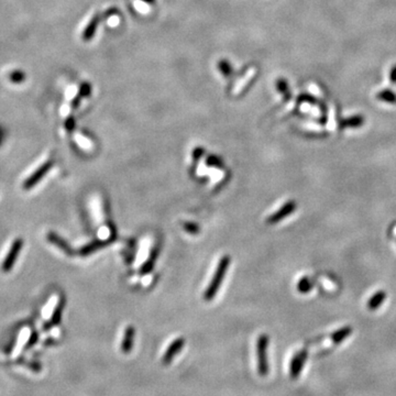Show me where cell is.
<instances>
[{"instance_id":"10","label":"cell","mask_w":396,"mask_h":396,"mask_svg":"<svg viewBox=\"0 0 396 396\" xmlns=\"http://www.w3.org/2000/svg\"><path fill=\"white\" fill-rule=\"evenodd\" d=\"M133 339H134V328L133 327H128L125 331V338L122 340V351L128 353L130 349L133 345Z\"/></svg>"},{"instance_id":"1","label":"cell","mask_w":396,"mask_h":396,"mask_svg":"<svg viewBox=\"0 0 396 396\" xmlns=\"http://www.w3.org/2000/svg\"><path fill=\"white\" fill-rule=\"evenodd\" d=\"M229 264H230V258L227 256L222 258L219 263H218L215 274H213L211 282L209 283L206 292H205V299L206 300H211L215 297V295L217 294L218 290H219L222 281L225 279L227 268H228Z\"/></svg>"},{"instance_id":"7","label":"cell","mask_w":396,"mask_h":396,"mask_svg":"<svg viewBox=\"0 0 396 396\" xmlns=\"http://www.w3.org/2000/svg\"><path fill=\"white\" fill-rule=\"evenodd\" d=\"M183 344H184L183 339L175 340L174 343H173L170 347H168V349L166 350V352L164 354V357H163V361H164V363H170L172 359L174 358L177 353H179V351L182 348H183Z\"/></svg>"},{"instance_id":"25","label":"cell","mask_w":396,"mask_h":396,"mask_svg":"<svg viewBox=\"0 0 396 396\" xmlns=\"http://www.w3.org/2000/svg\"><path fill=\"white\" fill-rule=\"evenodd\" d=\"M148 1H150V0H148Z\"/></svg>"},{"instance_id":"18","label":"cell","mask_w":396,"mask_h":396,"mask_svg":"<svg viewBox=\"0 0 396 396\" xmlns=\"http://www.w3.org/2000/svg\"><path fill=\"white\" fill-rule=\"evenodd\" d=\"M185 230L189 232V234H198L199 232V227L196 224H193V222H187V224L184 225Z\"/></svg>"},{"instance_id":"6","label":"cell","mask_w":396,"mask_h":396,"mask_svg":"<svg viewBox=\"0 0 396 396\" xmlns=\"http://www.w3.org/2000/svg\"><path fill=\"white\" fill-rule=\"evenodd\" d=\"M306 359H307V352L305 351V350L298 352L296 356L293 358L292 362H290V376H292L293 379H296L300 373H302L304 364L306 362Z\"/></svg>"},{"instance_id":"22","label":"cell","mask_w":396,"mask_h":396,"mask_svg":"<svg viewBox=\"0 0 396 396\" xmlns=\"http://www.w3.org/2000/svg\"><path fill=\"white\" fill-rule=\"evenodd\" d=\"M113 24H115V26H117L118 24H119V19H118L117 17H112L110 20H109V25L110 26H113Z\"/></svg>"},{"instance_id":"13","label":"cell","mask_w":396,"mask_h":396,"mask_svg":"<svg viewBox=\"0 0 396 396\" xmlns=\"http://www.w3.org/2000/svg\"><path fill=\"white\" fill-rule=\"evenodd\" d=\"M103 245H104V242H102V241H94V242L85 245V247L80 250V254L81 256H87V254L93 253L96 251V250L102 248Z\"/></svg>"},{"instance_id":"2","label":"cell","mask_w":396,"mask_h":396,"mask_svg":"<svg viewBox=\"0 0 396 396\" xmlns=\"http://www.w3.org/2000/svg\"><path fill=\"white\" fill-rule=\"evenodd\" d=\"M268 344V338L266 335H262L258 340V360H259V372L261 375H265L268 370L266 350Z\"/></svg>"},{"instance_id":"23","label":"cell","mask_w":396,"mask_h":396,"mask_svg":"<svg viewBox=\"0 0 396 396\" xmlns=\"http://www.w3.org/2000/svg\"><path fill=\"white\" fill-rule=\"evenodd\" d=\"M202 154H204V151L202 149H196V151L194 152V157L195 158H198V156H202Z\"/></svg>"},{"instance_id":"4","label":"cell","mask_w":396,"mask_h":396,"mask_svg":"<svg viewBox=\"0 0 396 396\" xmlns=\"http://www.w3.org/2000/svg\"><path fill=\"white\" fill-rule=\"evenodd\" d=\"M52 161H48L45 162L44 164L41 165L38 170L34 171L32 174L30 175V177L28 180H26L25 183H24V188L25 189H30L34 187V186L39 183V182L43 179L45 176V174L50 171V168L52 167Z\"/></svg>"},{"instance_id":"21","label":"cell","mask_w":396,"mask_h":396,"mask_svg":"<svg viewBox=\"0 0 396 396\" xmlns=\"http://www.w3.org/2000/svg\"><path fill=\"white\" fill-rule=\"evenodd\" d=\"M207 163H208V164L215 165V164H217V163H219V162H218V160H217L216 158H211H211H209L208 160H207Z\"/></svg>"},{"instance_id":"5","label":"cell","mask_w":396,"mask_h":396,"mask_svg":"<svg viewBox=\"0 0 396 396\" xmlns=\"http://www.w3.org/2000/svg\"><path fill=\"white\" fill-rule=\"evenodd\" d=\"M296 207H297V205H296V203H295V200H290V202L283 205V206H282L279 211H275L273 215L268 217L267 222L268 224H277V222L283 220L284 218L292 215V213L295 211V209H296Z\"/></svg>"},{"instance_id":"15","label":"cell","mask_w":396,"mask_h":396,"mask_svg":"<svg viewBox=\"0 0 396 396\" xmlns=\"http://www.w3.org/2000/svg\"><path fill=\"white\" fill-rule=\"evenodd\" d=\"M96 26H97V20L94 19L92 22H90V25L87 26V28H86V30L84 31V35H83L84 40H89L93 38L95 30H96Z\"/></svg>"},{"instance_id":"12","label":"cell","mask_w":396,"mask_h":396,"mask_svg":"<svg viewBox=\"0 0 396 396\" xmlns=\"http://www.w3.org/2000/svg\"><path fill=\"white\" fill-rule=\"evenodd\" d=\"M313 286L314 285L311 282V280H309L308 277L305 276V277H303V279L299 280L298 284H297V290H298V292L306 294V293L311 292V290H313Z\"/></svg>"},{"instance_id":"9","label":"cell","mask_w":396,"mask_h":396,"mask_svg":"<svg viewBox=\"0 0 396 396\" xmlns=\"http://www.w3.org/2000/svg\"><path fill=\"white\" fill-rule=\"evenodd\" d=\"M353 329L350 326H344L343 328H340L338 330H336L335 332H332L330 338L332 340V343H340L341 341H343L348 338V337L352 334Z\"/></svg>"},{"instance_id":"17","label":"cell","mask_w":396,"mask_h":396,"mask_svg":"<svg viewBox=\"0 0 396 396\" xmlns=\"http://www.w3.org/2000/svg\"><path fill=\"white\" fill-rule=\"evenodd\" d=\"M9 77H10V80L12 81V83H22V81L25 80V74L22 72H20V71H15V72H12V73H10V75H9Z\"/></svg>"},{"instance_id":"19","label":"cell","mask_w":396,"mask_h":396,"mask_svg":"<svg viewBox=\"0 0 396 396\" xmlns=\"http://www.w3.org/2000/svg\"><path fill=\"white\" fill-rule=\"evenodd\" d=\"M134 7L136 8V10L142 12V13H147L149 11L148 4L143 1H140V0H136V1H134Z\"/></svg>"},{"instance_id":"8","label":"cell","mask_w":396,"mask_h":396,"mask_svg":"<svg viewBox=\"0 0 396 396\" xmlns=\"http://www.w3.org/2000/svg\"><path fill=\"white\" fill-rule=\"evenodd\" d=\"M385 298H386V293L384 292V290H377V292L368 300L367 307L370 309V311H376V309L384 303Z\"/></svg>"},{"instance_id":"24","label":"cell","mask_w":396,"mask_h":396,"mask_svg":"<svg viewBox=\"0 0 396 396\" xmlns=\"http://www.w3.org/2000/svg\"><path fill=\"white\" fill-rule=\"evenodd\" d=\"M392 79H393V81H396V68L392 73Z\"/></svg>"},{"instance_id":"20","label":"cell","mask_w":396,"mask_h":396,"mask_svg":"<svg viewBox=\"0 0 396 396\" xmlns=\"http://www.w3.org/2000/svg\"><path fill=\"white\" fill-rule=\"evenodd\" d=\"M66 128L67 130H72L74 128V119H73V118H70V119L66 121Z\"/></svg>"},{"instance_id":"11","label":"cell","mask_w":396,"mask_h":396,"mask_svg":"<svg viewBox=\"0 0 396 396\" xmlns=\"http://www.w3.org/2000/svg\"><path fill=\"white\" fill-rule=\"evenodd\" d=\"M48 240H49L51 243L55 244L56 247L62 249L64 252H66V253H71V252H72L70 245H68V244L66 243V241L63 240V239L61 238V237H58L56 234H54V232H49Z\"/></svg>"},{"instance_id":"14","label":"cell","mask_w":396,"mask_h":396,"mask_svg":"<svg viewBox=\"0 0 396 396\" xmlns=\"http://www.w3.org/2000/svg\"><path fill=\"white\" fill-rule=\"evenodd\" d=\"M157 254H158L157 249H154L153 251L151 252V256H150L149 260L145 262L144 265L142 266V272L143 273H148V272H150L152 270L153 265H154V262H156V259H157Z\"/></svg>"},{"instance_id":"16","label":"cell","mask_w":396,"mask_h":396,"mask_svg":"<svg viewBox=\"0 0 396 396\" xmlns=\"http://www.w3.org/2000/svg\"><path fill=\"white\" fill-rule=\"evenodd\" d=\"M362 125H363V118L362 117L349 118V119L344 120L343 122V127H360Z\"/></svg>"},{"instance_id":"3","label":"cell","mask_w":396,"mask_h":396,"mask_svg":"<svg viewBox=\"0 0 396 396\" xmlns=\"http://www.w3.org/2000/svg\"><path fill=\"white\" fill-rule=\"evenodd\" d=\"M22 245H24V241L21 239H17L15 242L12 243L10 250H9V252L7 253L6 258H4V260L2 262V270L4 272H8L10 271L13 264H15L16 260L18 256H19V253L22 249Z\"/></svg>"}]
</instances>
